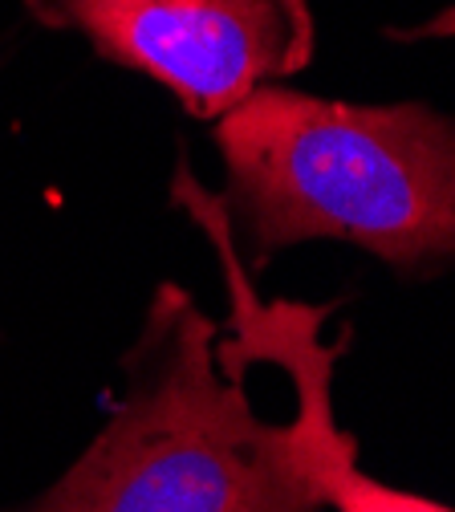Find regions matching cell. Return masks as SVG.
<instances>
[{"label": "cell", "instance_id": "obj_1", "mask_svg": "<svg viewBox=\"0 0 455 512\" xmlns=\"http://www.w3.org/2000/svg\"><path fill=\"white\" fill-rule=\"evenodd\" d=\"M220 216L248 273L277 252L354 244L399 277L455 265V114L260 86L216 118Z\"/></svg>", "mask_w": 455, "mask_h": 512}, {"label": "cell", "instance_id": "obj_2", "mask_svg": "<svg viewBox=\"0 0 455 512\" xmlns=\"http://www.w3.org/2000/svg\"><path fill=\"white\" fill-rule=\"evenodd\" d=\"M216 342V317L159 285L98 435L5 512H325L297 419L256 415L248 370L224 366Z\"/></svg>", "mask_w": 455, "mask_h": 512}, {"label": "cell", "instance_id": "obj_3", "mask_svg": "<svg viewBox=\"0 0 455 512\" xmlns=\"http://www.w3.org/2000/svg\"><path fill=\"white\" fill-rule=\"evenodd\" d=\"M21 9L212 122L252 90L297 78L317 53L309 0H21Z\"/></svg>", "mask_w": 455, "mask_h": 512}, {"label": "cell", "instance_id": "obj_4", "mask_svg": "<svg viewBox=\"0 0 455 512\" xmlns=\"http://www.w3.org/2000/svg\"><path fill=\"white\" fill-rule=\"evenodd\" d=\"M390 41H455V5L439 9L431 21L423 25H407V29H386Z\"/></svg>", "mask_w": 455, "mask_h": 512}]
</instances>
